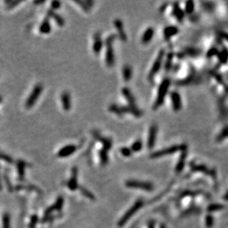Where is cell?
Instances as JSON below:
<instances>
[{
	"instance_id": "6da1fadb",
	"label": "cell",
	"mask_w": 228,
	"mask_h": 228,
	"mask_svg": "<svg viewBox=\"0 0 228 228\" xmlns=\"http://www.w3.org/2000/svg\"><path fill=\"white\" fill-rule=\"evenodd\" d=\"M170 84L171 81L169 78H165L160 83L159 86L158 87V90H157L156 98H155L154 103L153 105V110H157L164 103L166 96L169 92Z\"/></svg>"
},
{
	"instance_id": "7a4b0ae2",
	"label": "cell",
	"mask_w": 228,
	"mask_h": 228,
	"mask_svg": "<svg viewBox=\"0 0 228 228\" xmlns=\"http://www.w3.org/2000/svg\"><path fill=\"white\" fill-rule=\"evenodd\" d=\"M116 34H111L105 39V44L106 47L105 50V63L107 67H112L115 63V55L114 49L113 47V43L116 38Z\"/></svg>"
},
{
	"instance_id": "3957f363",
	"label": "cell",
	"mask_w": 228,
	"mask_h": 228,
	"mask_svg": "<svg viewBox=\"0 0 228 228\" xmlns=\"http://www.w3.org/2000/svg\"><path fill=\"white\" fill-rule=\"evenodd\" d=\"M164 55H165V51H164V49H160L158 55H157L156 58H155L154 62H153V65H152L149 74H148V78L149 81H153V79L155 78V76L159 73V70L162 67V64H163L164 63Z\"/></svg>"
},
{
	"instance_id": "277c9868",
	"label": "cell",
	"mask_w": 228,
	"mask_h": 228,
	"mask_svg": "<svg viewBox=\"0 0 228 228\" xmlns=\"http://www.w3.org/2000/svg\"><path fill=\"white\" fill-rule=\"evenodd\" d=\"M186 148L187 146L185 144L174 145V146H170L168 148H164V149L154 152L151 155V158H157V157L167 156V155L173 154L178 151H185Z\"/></svg>"
},
{
	"instance_id": "5b68a950",
	"label": "cell",
	"mask_w": 228,
	"mask_h": 228,
	"mask_svg": "<svg viewBox=\"0 0 228 228\" xmlns=\"http://www.w3.org/2000/svg\"><path fill=\"white\" fill-rule=\"evenodd\" d=\"M143 204H144V202H143L142 200H138L136 201L135 204H134L133 205L131 208L124 214L123 216L121 217V219L119 221V222H118V226H119V227H123V226L128 222L129 219L131 218L133 215L135 214L138 210L142 207Z\"/></svg>"
},
{
	"instance_id": "8992f818",
	"label": "cell",
	"mask_w": 228,
	"mask_h": 228,
	"mask_svg": "<svg viewBox=\"0 0 228 228\" xmlns=\"http://www.w3.org/2000/svg\"><path fill=\"white\" fill-rule=\"evenodd\" d=\"M43 91V86L42 84H37L36 86L33 87L32 92L31 93V95H29L28 98L27 99V101H26L25 106L28 109H31V107H33V106L34 105L35 103L37 101L39 98L40 95H41L42 92Z\"/></svg>"
},
{
	"instance_id": "52a82bcc",
	"label": "cell",
	"mask_w": 228,
	"mask_h": 228,
	"mask_svg": "<svg viewBox=\"0 0 228 228\" xmlns=\"http://www.w3.org/2000/svg\"><path fill=\"white\" fill-rule=\"evenodd\" d=\"M170 94V103H171V107L172 109L174 112H177L181 110L183 107L182 103V99H181V95L178 92L174 91L170 92L169 93Z\"/></svg>"
},
{
	"instance_id": "ba28073f",
	"label": "cell",
	"mask_w": 228,
	"mask_h": 228,
	"mask_svg": "<svg viewBox=\"0 0 228 228\" xmlns=\"http://www.w3.org/2000/svg\"><path fill=\"white\" fill-rule=\"evenodd\" d=\"M125 185L128 188H139L141 189V190H147V191H151V190H153V185L151 183L136 181V180H128L125 183Z\"/></svg>"
},
{
	"instance_id": "9c48e42d",
	"label": "cell",
	"mask_w": 228,
	"mask_h": 228,
	"mask_svg": "<svg viewBox=\"0 0 228 228\" xmlns=\"http://www.w3.org/2000/svg\"><path fill=\"white\" fill-rule=\"evenodd\" d=\"M170 14L173 16V18L178 23L182 22L185 18V15L184 13V11L181 9V5L178 4V3H174L173 4Z\"/></svg>"
},
{
	"instance_id": "30bf717a",
	"label": "cell",
	"mask_w": 228,
	"mask_h": 228,
	"mask_svg": "<svg viewBox=\"0 0 228 228\" xmlns=\"http://www.w3.org/2000/svg\"><path fill=\"white\" fill-rule=\"evenodd\" d=\"M119 109L122 115L124 114H130L134 117L140 118L143 114L142 111L140 110L136 106H119Z\"/></svg>"
},
{
	"instance_id": "8fae6325",
	"label": "cell",
	"mask_w": 228,
	"mask_h": 228,
	"mask_svg": "<svg viewBox=\"0 0 228 228\" xmlns=\"http://www.w3.org/2000/svg\"><path fill=\"white\" fill-rule=\"evenodd\" d=\"M157 134H158V126L156 124H153L151 125L149 128L148 137V148L149 149H152L155 146V141L157 138Z\"/></svg>"
},
{
	"instance_id": "7c38bea8",
	"label": "cell",
	"mask_w": 228,
	"mask_h": 228,
	"mask_svg": "<svg viewBox=\"0 0 228 228\" xmlns=\"http://www.w3.org/2000/svg\"><path fill=\"white\" fill-rule=\"evenodd\" d=\"M179 33V28L176 25L166 26L163 30V36L166 41H170Z\"/></svg>"
},
{
	"instance_id": "4fadbf2b",
	"label": "cell",
	"mask_w": 228,
	"mask_h": 228,
	"mask_svg": "<svg viewBox=\"0 0 228 228\" xmlns=\"http://www.w3.org/2000/svg\"><path fill=\"white\" fill-rule=\"evenodd\" d=\"M114 25L115 27L116 28V31H117L118 36H119V38L123 42H125L128 39V37H127V34L125 33V30H124V25L123 22L121 19H116L114 21Z\"/></svg>"
},
{
	"instance_id": "5bb4252c",
	"label": "cell",
	"mask_w": 228,
	"mask_h": 228,
	"mask_svg": "<svg viewBox=\"0 0 228 228\" xmlns=\"http://www.w3.org/2000/svg\"><path fill=\"white\" fill-rule=\"evenodd\" d=\"M103 47V42H102V37L99 33H96L93 36V50L96 55H99L102 50Z\"/></svg>"
},
{
	"instance_id": "9a60e30c",
	"label": "cell",
	"mask_w": 228,
	"mask_h": 228,
	"mask_svg": "<svg viewBox=\"0 0 228 228\" xmlns=\"http://www.w3.org/2000/svg\"><path fill=\"white\" fill-rule=\"evenodd\" d=\"M77 177H78V169L77 167H73L72 168L71 172V177L68 183V186L70 190H76L79 188L77 182Z\"/></svg>"
},
{
	"instance_id": "2e32d148",
	"label": "cell",
	"mask_w": 228,
	"mask_h": 228,
	"mask_svg": "<svg viewBox=\"0 0 228 228\" xmlns=\"http://www.w3.org/2000/svg\"><path fill=\"white\" fill-rule=\"evenodd\" d=\"M77 147L75 145H68L65 146L59 150L57 153V156L59 157H67L73 154L77 151Z\"/></svg>"
},
{
	"instance_id": "e0dca14e",
	"label": "cell",
	"mask_w": 228,
	"mask_h": 228,
	"mask_svg": "<svg viewBox=\"0 0 228 228\" xmlns=\"http://www.w3.org/2000/svg\"><path fill=\"white\" fill-rule=\"evenodd\" d=\"M93 137H94L97 140H99L100 143H102V146H103V148H102L107 150V151H109V150L110 149L111 146H112V140H111L110 139L108 138V137H102V136H101L97 132H93Z\"/></svg>"
},
{
	"instance_id": "ac0fdd59",
	"label": "cell",
	"mask_w": 228,
	"mask_h": 228,
	"mask_svg": "<svg viewBox=\"0 0 228 228\" xmlns=\"http://www.w3.org/2000/svg\"><path fill=\"white\" fill-rule=\"evenodd\" d=\"M181 8L185 16H191L194 13L196 10L195 2L192 1L185 2H183V6L181 5Z\"/></svg>"
},
{
	"instance_id": "d6986e66",
	"label": "cell",
	"mask_w": 228,
	"mask_h": 228,
	"mask_svg": "<svg viewBox=\"0 0 228 228\" xmlns=\"http://www.w3.org/2000/svg\"><path fill=\"white\" fill-rule=\"evenodd\" d=\"M154 29L153 27H148L145 30V31L143 33L142 36H141V43L144 44V45H147V44L150 43L151 41L152 40V38H153V36H154Z\"/></svg>"
},
{
	"instance_id": "ffe728a7",
	"label": "cell",
	"mask_w": 228,
	"mask_h": 228,
	"mask_svg": "<svg viewBox=\"0 0 228 228\" xmlns=\"http://www.w3.org/2000/svg\"><path fill=\"white\" fill-rule=\"evenodd\" d=\"M61 100L62 103V107L65 111H69L71 107V101H70V95L68 92L65 91L62 92L61 95Z\"/></svg>"
},
{
	"instance_id": "44dd1931",
	"label": "cell",
	"mask_w": 228,
	"mask_h": 228,
	"mask_svg": "<svg viewBox=\"0 0 228 228\" xmlns=\"http://www.w3.org/2000/svg\"><path fill=\"white\" fill-rule=\"evenodd\" d=\"M123 96L125 97V99L128 100V105L130 106H136V100L134 96L133 95L131 91L128 89V87H123L121 90Z\"/></svg>"
},
{
	"instance_id": "7402d4cb",
	"label": "cell",
	"mask_w": 228,
	"mask_h": 228,
	"mask_svg": "<svg viewBox=\"0 0 228 228\" xmlns=\"http://www.w3.org/2000/svg\"><path fill=\"white\" fill-rule=\"evenodd\" d=\"M47 15L50 18H52L53 19H54L55 22H56V24L60 26V27H62V26L65 25V20L61 16L57 14L56 13H55L54 10H47Z\"/></svg>"
},
{
	"instance_id": "603a6c76",
	"label": "cell",
	"mask_w": 228,
	"mask_h": 228,
	"mask_svg": "<svg viewBox=\"0 0 228 228\" xmlns=\"http://www.w3.org/2000/svg\"><path fill=\"white\" fill-rule=\"evenodd\" d=\"M51 31V25L49 18H45L39 26V32L42 34H48Z\"/></svg>"
},
{
	"instance_id": "cb8c5ba5",
	"label": "cell",
	"mask_w": 228,
	"mask_h": 228,
	"mask_svg": "<svg viewBox=\"0 0 228 228\" xmlns=\"http://www.w3.org/2000/svg\"><path fill=\"white\" fill-rule=\"evenodd\" d=\"M133 75V69L130 65L126 64L123 67L122 69V76L124 80L125 81H129L131 79Z\"/></svg>"
},
{
	"instance_id": "d4e9b609",
	"label": "cell",
	"mask_w": 228,
	"mask_h": 228,
	"mask_svg": "<svg viewBox=\"0 0 228 228\" xmlns=\"http://www.w3.org/2000/svg\"><path fill=\"white\" fill-rule=\"evenodd\" d=\"M74 2L79 5L83 10L87 12L91 9L92 6L93 5V1H88V0H86V1H74Z\"/></svg>"
},
{
	"instance_id": "484cf974",
	"label": "cell",
	"mask_w": 228,
	"mask_h": 228,
	"mask_svg": "<svg viewBox=\"0 0 228 228\" xmlns=\"http://www.w3.org/2000/svg\"><path fill=\"white\" fill-rule=\"evenodd\" d=\"M99 158L101 163L105 165L108 162V151L102 148L99 151Z\"/></svg>"
},
{
	"instance_id": "4316f807",
	"label": "cell",
	"mask_w": 228,
	"mask_h": 228,
	"mask_svg": "<svg viewBox=\"0 0 228 228\" xmlns=\"http://www.w3.org/2000/svg\"><path fill=\"white\" fill-rule=\"evenodd\" d=\"M143 146V143L141 139H136L133 143L132 144L131 148H130V150H131L132 152H138L139 151H141V148H142Z\"/></svg>"
},
{
	"instance_id": "83f0119b",
	"label": "cell",
	"mask_w": 228,
	"mask_h": 228,
	"mask_svg": "<svg viewBox=\"0 0 228 228\" xmlns=\"http://www.w3.org/2000/svg\"><path fill=\"white\" fill-rule=\"evenodd\" d=\"M79 190H80L81 193L83 194V196H84L85 197H87L88 199H91V200L94 201L96 199V197H94L93 194L91 192H90L89 190H87L85 188H83V187H79Z\"/></svg>"
},
{
	"instance_id": "f1b7e54d",
	"label": "cell",
	"mask_w": 228,
	"mask_h": 228,
	"mask_svg": "<svg viewBox=\"0 0 228 228\" xmlns=\"http://www.w3.org/2000/svg\"><path fill=\"white\" fill-rule=\"evenodd\" d=\"M109 111H110V112L114 113V114H117V115L119 116V117H122L123 116L122 114H121V112H120L119 106L117 105V104H115V103L111 104V105L109 107Z\"/></svg>"
},
{
	"instance_id": "f546056e",
	"label": "cell",
	"mask_w": 228,
	"mask_h": 228,
	"mask_svg": "<svg viewBox=\"0 0 228 228\" xmlns=\"http://www.w3.org/2000/svg\"><path fill=\"white\" fill-rule=\"evenodd\" d=\"M63 203H64V199H63V198L61 197L58 198L56 203H55V204H54L55 210H61L62 208Z\"/></svg>"
},
{
	"instance_id": "4dcf8cb0",
	"label": "cell",
	"mask_w": 228,
	"mask_h": 228,
	"mask_svg": "<svg viewBox=\"0 0 228 228\" xmlns=\"http://www.w3.org/2000/svg\"><path fill=\"white\" fill-rule=\"evenodd\" d=\"M26 163L23 161H19L18 162V172L21 177H22L24 174V168H25Z\"/></svg>"
},
{
	"instance_id": "1f68e13d",
	"label": "cell",
	"mask_w": 228,
	"mask_h": 228,
	"mask_svg": "<svg viewBox=\"0 0 228 228\" xmlns=\"http://www.w3.org/2000/svg\"><path fill=\"white\" fill-rule=\"evenodd\" d=\"M120 152H121V155L124 157H130L132 155V151L130 150V148L128 147H122L120 149Z\"/></svg>"
},
{
	"instance_id": "d6a6232c",
	"label": "cell",
	"mask_w": 228,
	"mask_h": 228,
	"mask_svg": "<svg viewBox=\"0 0 228 228\" xmlns=\"http://www.w3.org/2000/svg\"><path fill=\"white\" fill-rule=\"evenodd\" d=\"M39 218L36 215H33L31 217V222L30 224V228H36V223L38 222Z\"/></svg>"
},
{
	"instance_id": "836d02e7",
	"label": "cell",
	"mask_w": 228,
	"mask_h": 228,
	"mask_svg": "<svg viewBox=\"0 0 228 228\" xmlns=\"http://www.w3.org/2000/svg\"><path fill=\"white\" fill-rule=\"evenodd\" d=\"M3 224H4V228H10V217L8 214L4 215Z\"/></svg>"
},
{
	"instance_id": "e575fe53",
	"label": "cell",
	"mask_w": 228,
	"mask_h": 228,
	"mask_svg": "<svg viewBox=\"0 0 228 228\" xmlns=\"http://www.w3.org/2000/svg\"><path fill=\"white\" fill-rule=\"evenodd\" d=\"M51 8H52L53 10H56L59 9V8L61 7V2L59 1H53L50 4Z\"/></svg>"
},
{
	"instance_id": "d590c367",
	"label": "cell",
	"mask_w": 228,
	"mask_h": 228,
	"mask_svg": "<svg viewBox=\"0 0 228 228\" xmlns=\"http://www.w3.org/2000/svg\"><path fill=\"white\" fill-rule=\"evenodd\" d=\"M154 227H155L154 223H153V222H151V223L149 224V227H148V228H154Z\"/></svg>"
},
{
	"instance_id": "8d00e7d4",
	"label": "cell",
	"mask_w": 228,
	"mask_h": 228,
	"mask_svg": "<svg viewBox=\"0 0 228 228\" xmlns=\"http://www.w3.org/2000/svg\"><path fill=\"white\" fill-rule=\"evenodd\" d=\"M44 1H40V2H34L35 4L38 5V4H42V3H43Z\"/></svg>"
}]
</instances>
